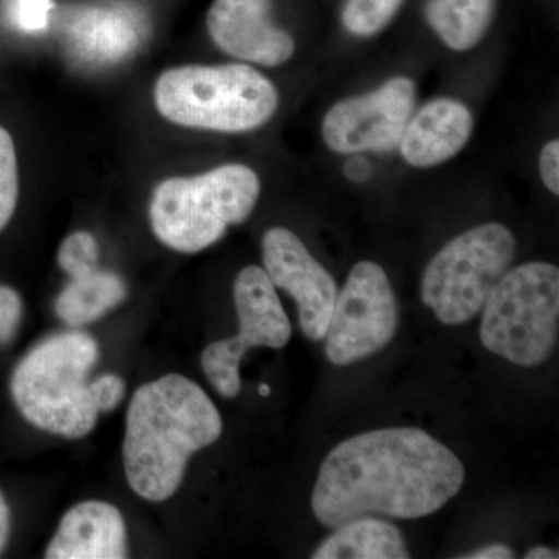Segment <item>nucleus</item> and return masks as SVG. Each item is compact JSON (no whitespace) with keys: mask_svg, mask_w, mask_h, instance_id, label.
<instances>
[{"mask_svg":"<svg viewBox=\"0 0 559 559\" xmlns=\"http://www.w3.org/2000/svg\"><path fill=\"white\" fill-rule=\"evenodd\" d=\"M539 173L544 186L558 197L559 194V142L550 140L539 154Z\"/></svg>","mask_w":559,"mask_h":559,"instance_id":"24","label":"nucleus"},{"mask_svg":"<svg viewBox=\"0 0 559 559\" xmlns=\"http://www.w3.org/2000/svg\"><path fill=\"white\" fill-rule=\"evenodd\" d=\"M20 200V170L13 138L0 127V231L9 226Z\"/></svg>","mask_w":559,"mask_h":559,"instance_id":"20","label":"nucleus"},{"mask_svg":"<svg viewBox=\"0 0 559 559\" xmlns=\"http://www.w3.org/2000/svg\"><path fill=\"white\" fill-rule=\"evenodd\" d=\"M516 238L509 227L487 223L463 231L430 260L421 299L444 325H463L484 308L489 290L510 270Z\"/></svg>","mask_w":559,"mask_h":559,"instance_id":"7","label":"nucleus"},{"mask_svg":"<svg viewBox=\"0 0 559 559\" xmlns=\"http://www.w3.org/2000/svg\"><path fill=\"white\" fill-rule=\"evenodd\" d=\"M312 559H409L406 540L395 525L360 516L340 525L311 555Z\"/></svg>","mask_w":559,"mask_h":559,"instance_id":"15","label":"nucleus"},{"mask_svg":"<svg viewBox=\"0 0 559 559\" xmlns=\"http://www.w3.org/2000/svg\"><path fill=\"white\" fill-rule=\"evenodd\" d=\"M404 0H347L342 24L352 35L367 38L384 31L399 13Z\"/></svg>","mask_w":559,"mask_h":559,"instance_id":"18","label":"nucleus"},{"mask_svg":"<svg viewBox=\"0 0 559 559\" xmlns=\"http://www.w3.org/2000/svg\"><path fill=\"white\" fill-rule=\"evenodd\" d=\"M557 551L549 549V547H535L525 554V559H557Z\"/></svg>","mask_w":559,"mask_h":559,"instance_id":"27","label":"nucleus"},{"mask_svg":"<svg viewBox=\"0 0 559 559\" xmlns=\"http://www.w3.org/2000/svg\"><path fill=\"white\" fill-rule=\"evenodd\" d=\"M271 389L270 385L261 384L260 385V395L261 396H270Z\"/></svg>","mask_w":559,"mask_h":559,"instance_id":"28","label":"nucleus"},{"mask_svg":"<svg viewBox=\"0 0 559 559\" xmlns=\"http://www.w3.org/2000/svg\"><path fill=\"white\" fill-rule=\"evenodd\" d=\"M260 191L259 175L242 164L162 180L150 201L151 229L176 252H201L252 215Z\"/></svg>","mask_w":559,"mask_h":559,"instance_id":"5","label":"nucleus"},{"mask_svg":"<svg viewBox=\"0 0 559 559\" xmlns=\"http://www.w3.org/2000/svg\"><path fill=\"white\" fill-rule=\"evenodd\" d=\"M263 270L275 288L286 290L299 305L301 333L310 341L325 340L337 289L330 274L294 231L272 227L264 234Z\"/></svg>","mask_w":559,"mask_h":559,"instance_id":"11","label":"nucleus"},{"mask_svg":"<svg viewBox=\"0 0 559 559\" xmlns=\"http://www.w3.org/2000/svg\"><path fill=\"white\" fill-rule=\"evenodd\" d=\"M463 481L457 455L425 430H370L342 441L323 460L312 513L329 528L373 514L419 520L443 509Z\"/></svg>","mask_w":559,"mask_h":559,"instance_id":"1","label":"nucleus"},{"mask_svg":"<svg viewBox=\"0 0 559 559\" xmlns=\"http://www.w3.org/2000/svg\"><path fill=\"white\" fill-rule=\"evenodd\" d=\"M399 329V304L385 271L359 261L337 293L325 336V353L334 366H349L388 347Z\"/></svg>","mask_w":559,"mask_h":559,"instance_id":"9","label":"nucleus"},{"mask_svg":"<svg viewBox=\"0 0 559 559\" xmlns=\"http://www.w3.org/2000/svg\"><path fill=\"white\" fill-rule=\"evenodd\" d=\"M11 532V511L5 496L0 491V555L7 549Z\"/></svg>","mask_w":559,"mask_h":559,"instance_id":"26","label":"nucleus"},{"mask_svg":"<svg viewBox=\"0 0 559 559\" xmlns=\"http://www.w3.org/2000/svg\"><path fill=\"white\" fill-rule=\"evenodd\" d=\"M223 419L197 382L167 374L135 390L127 412L124 476L148 502L178 491L191 455L216 443Z\"/></svg>","mask_w":559,"mask_h":559,"instance_id":"2","label":"nucleus"},{"mask_svg":"<svg viewBox=\"0 0 559 559\" xmlns=\"http://www.w3.org/2000/svg\"><path fill=\"white\" fill-rule=\"evenodd\" d=\"M417 87L407 76H395L378 90L331 106L322 121V138L340 154L396 148L415 110Z\"/></svg>","mask_w":559,"mask_h":559,"instance_id":"10","label":"nucleus"},{"mask_svg":"<svg viewBox=\"0 0 559 559\" xmlns=\"http://www.w3.org/2000/svg\"><path fill=\"white\" fill-rule=\"evenodd\" d=\"M24 305L16 289L0 285V344H9L16 336Z\"/></svg>","mask_w":559,"mask_h":559,"instance_id":"23","label":"nucleus"},{"mask_svg":"<svg viewBox=\"0 0 559 559\" xmlns=\"http://www.w3.org/2000/svg\"><path fill=\"white\" fill-rule=\"evenodd\" d=\"M207 31L237 60L277 68L296 53V40L272 21V0H213Z\"/></svg>","mask_w":559,"mask_h":559,"instance_id":"12","label":"nucleus"},{"mask_svg":"<svg viewBox=\"0 0 559 559\" xmlns=\"http://www.w3.org/2000/svg\"><path fill=\"white\" fill-rule=\"evenodd\" d=\"M98 359V342L84 331H66L39 342L11 374V399L22 417L64 439L90 436L100 414L116 409L127 392L119 374L90 381Z\"/></svg>","mask_w":559,"mask_h":559,"instance_id":"3","label":"nucleus"},{"mask_svg":"<svg viewBox=\"0 0 559 559\" xmlns=\"http://www.w3.org/2000/svg\"><path fill=\"white\" fill-rule=\"evenodd\" d=\"M154 103L179 127L237 134L266 124L280 97L274 83L250 66H182L162 73Z\"/></svg>","mask_w":559,"mask_h":559,"instance_id":"4","label":"nucleus"},{"mask_svg":"<svg viewBox=\"0 0 559 559\" xmlns=\"http://www.w3.org/2000/svg\"><path fill=\"white\" fill-rule=\"evenodd\" d=\"M481 311L485 348L516 366H540L558 345V267L544 261L510 267L489 290Z\"/></svg>","mask_w":559,"mask_h":559,"instance_id":"6","label":"nucleus"},{"mask_svg":"<svg viewBox=\"0 0 559 559\" xmlns=\"http://www.w3.org/2000/svg\"><path fill=\"white\" fill-rule=\"evenodd\" d=\"M127 283L114 272L95 270L70 277L69 285L55 301L58 318L72 326L90 325L127 299Z\"/></svg>","mask_w":559,"mask_h":559,"instance_id":"16","label":"nucleus"},{"mask_svg":"<svg viewBox=\"0 0 559 559\" xmlns=\"http://www.w3.org/2000/svg\"><path fill=\"white\" fill-rule=\"evenodd\" d=\"M98 242L90 231H75L61 242L58 249V264L69 275L84 274L95 270L98 263Z\"/></svg>","mask_w":559,"mask_h":559,"instance_id":"21","label":"nucleus"},{"mask_svg":"<svg viewBox=\"0 0 559 559\" xmlns=\"http://www.w3.org/2000/svg\"><path fill=\"white\" fill-rule=\"evenodd\" d=\"M91 20H86L90 28L83 27V31L94 33V38H84L83 44L90 50L97 51L100 58H119L130 50L131 44L135 40L130 39V31H127L123 22L112 14H91Z\"/></svg>","mask_w":559,"mask_h":559,"instance_id":"19","label":"nucleus"},{"mask_svg":"<svg viewBox=\"0 0 559 559\" xmlns=\"http://www.w3.org/2000/svg\"><path fill=\"white\" fill-rule=\"evenodd\" d=\"M128 557L127 524L112 503L86 500L62 516L47 546V559H123Z\"/></svg>","mask_w":559,"mask_h":559,"instance_id":"14","label":"nucleus"},{"mask_svg":"<svg viewBox=\"0 0 559 559\" xmlns=\"http://www.w3.org/2000/svg\"><path fill=\"white\" fill-rule=\"evenodd\" d=\"M474 117L465 103L454 98H436L412 114L400 151L415 168H432L457 156L468 145Z\"/></svg>","mask_w":559,"mask_h":559,"instance_id":"13","label":"nucleus"},{"mask_svg":"<svg viewBox=\"0 0 559 559\" xmlns=\"http://www.w3.org/2000/svg\"><path fill=\"white\" fill-rule=\"evenodd\" d=\"M463 559H511L514 558V551L506 544H488L480 549L471 551L468 555H462Z\"/></svg>","mask_w":559,"mask_h":559,"instance_id":"25","label":"nucleus"},{"mask_svg":"<svg viewBox=\"0 0 559 559\" xmlns=\"http://www.w3.org/2000/svg\"><path fill=\"white\" fill-rule=\"evenodd\" d=\"M10 17L20 31L39 32L46 28L50 0H9Z\"/></svg>","mask_w":559,"mask_h":559,"instance_id":"22","label":"nucleus"},{"mask_svg":"<svg viewBox=\"0 0 559 559\" xmlns=\"http://www.w3.org/2000/svg\"><path fill=\"white\" fill-rule=\"evenodd\" d=\"M234 301L240 331L230 340L213 342L202 352L201 364L210 384L224 399L241 392L240 364L249 349L286 347L293 334L277 288L260 266H246L234 283Z\"/></svg>","mask_w":559,"mask_h":559,"instance_id":"8","label":"nucleus"},{"mask_svg":"<svg viewBox=\"0 0 559 559\" xmlns=\"http://www.w3.org/2000/svg\"><path fill=\"white\" fill-rule=\"evenodd\" d=\"M498 0H429L426 21L451 50L474 49L487 35Z\"/></svg>","mask_w":559,"mask_h":559,"instance_id":"17","label":"nucleus"}]
</instances>
